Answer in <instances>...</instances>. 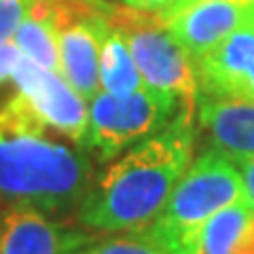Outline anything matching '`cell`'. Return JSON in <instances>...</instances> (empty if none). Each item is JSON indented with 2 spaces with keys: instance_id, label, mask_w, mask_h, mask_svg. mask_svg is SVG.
Listing matches in <instances>:
<instances>
[{
  "instance_id": "cell-15",
  "label": "cell",
  "mask_w": 254,
  "mask_h": 254,
  "mask_svg": "<svg viewBox=\"0 0 254 254\" xmlns=\"http://www.w3.org/2000/svg\"><path fill=\"white\" fill-rule=\"evenodd\" d=\"M34 0H0V47L13 43L15 32L26 19Z\"/></svg>"
},
{
  "instance_id": "cell-17",
  "label": "cell",
  "mask_w": 254,
  "mask_h": 254,
  "mask_svg": "<svg viewBox=\"0 0 254 254\" xmlns=\"http://www.w3.org/2000/svg\"><path fill=\"white\" fill-rule=\"evenodd\" d=\"M123 2L133 11L142 13H153V15H168L172 11H176L185 0H123Z\"/></svg>"
},
{
  "instance_id": "cell-16",
  "label": "cell",
  "mask_w": 254,
  "mask_h": 254,
  "mask_svg": "<svg viewBox=\"0 0 254 254\" xmlns=\"http://www.w3.org/2000/svg\"><path fill=\"white\" fill-rule=\"evenodd\" d=\"M21 60L19 49L15 43H6L0 47V102L13 89V72Z\"/></svg>"
},
{
  "instance_id": "cell-8",
  "label": "cell",
  "mask_w": 254,
  "mask_h": 254,
  "mask_svg": "<svg viewBox=\"0 0 254 254\" xmlns=\"http://www.w3.org/2000/svg\"><path fill=\"white\" fill-rule=\"evenodd\" d=\"M93 237L34 208L0 205V254H76Z\"/></svg>"
},
{
  "instance_id": "cell-9",
  "label": "cell",
  "mask_w": 254,
  "mask_h": 254,
  "mask_svg": "<svg viewBox=\"0 0 254 254\" xmlns=\"http://www.w3.org/2000/svg\"><path fill=\"white\" fill-rule=\"evenodd\" d=\"M197 125L210 148L233 161L254 157V100L240 95L199 93L195 102Z\"/></svg>"
},
{
  "instance_id": "cell-3",
  "label": "cell",
  "mask_w": 254,
  "mask_h": 254,
  "mask_svg": "<svg viewBox=\"0 0 254 254\" xmlns=\"http://www.w3.org/2000/svg\"><path fill=\"white\" fill-rule=\"evenodd\" d=\"M89 102L60 72L23 58L13 72V89L0 102V129L47 133L81 146L85 142Z\"/></svg>"
},
{
  "instance_id": "cell-4",
  "label": "cell",
  "mask_w": 254,
  "mask_h": 254,
  "mask_svg": "<svg viewBox=\"0 0 254 254\" xmlns=\"http://www.w3.org/2000/svg\"><path fill=\"white\" fill-rule=\"evenodd\" d=\"M240 199H246V193L237 163L218 150L208 148L190 161L150 227L185 254H195L197 235L203 222Z\"/></svg>"
},
{
  "instance_id": "cell-19",
  "label": "cell",
  "mask_w": 254,
  "mask_h": 254,
  "mask_svg": "<svg viewBox=\"0 0 254 254\" xmlns=\"http://www.w3.org/2000/svg\"><path fill=\"white\" fill-rule=\"evenodd\" d=\"M185 2H190V0H185ZM185 2H182V4H185ZM182 4H180V6H182Z\"/></svg>"
},
{
  "instance_id": "cell-14",
  "label": "cell",
  "mask_w": 254,
  "mask_h": 254,
  "mask_svg": "<svg viewBox=\"0 0 254 254\" xmlns=\"http://www.w3.org/2000/svg\"><path fill=\"white\" fill-rule=\"evenodd\" d=\"M76 254H185L178 246L159 235L150 225L123 233H108V237H93Z\"/></svg>"
},
{
  "instance_id": "cell-13",
  "label": "cell",
  "mask_w": 254,
  "mask_h": 254,
  "mask_svg": "<svg viewBox=\"0 0 254 254\" xmlns=\"http://www.w3.org/2000/svg\"><path fill=\"white\" fill-rule=\"evenodd\" d=\"M252 222L254 208L246 199L218 210L199 229L195 254H237Z\"/></svg>"
},
{
  "instance_id": "cell-1",
  "label": "cell",
  "mask_w": 254,
  "mask_h": 254,
  "mask_svg": "<svg viewBox=\"0 0 254 254\" xmlns=\"http://www.w3.org/2000/svg\"><path fill=\"white\" fill-rule=\"evenodd\" d=\"M195 102L155 136L121 153L95 176L74 220L95 233H123L150 225L193 161Z\"/></svg>"
},
{
  "instance_id": "cell-18",
  "label": "cell",
  "mask_w": 254,
  "mask_h": 254,
  "mask_svg": "<svg viewBox=\"0 0 254 254\" xmlns=\"http://www.w3.org/2000/svg\"><path fill=\"white\" fill-rule=\"evenodd\" d=\"M235 163H237V170H240L242 180H244L246 201L254 208V157L240 159V161H235Z\"/></svg>"
},
{
  "instance_id": "cell-12",
  "label": "cell",
  "mask_w": 254,
  "mask_h": 254,
  "mask_svg": "<svg viewBox=\"0 0 254 254\" xmlns=\"http://www.w3.org/2000/svg\"><path fill=\"white\" fill-rule=\"evenodd\" d=\"M142 87H144V81L129 53V47L119 28L108 19L100 49V91L129 95Z\"/></svg>"
},
{
  "instance_id": "cell-5",
  "label": "cell",
  "mask_w": 254,
  "mask_h": 254,
  "mask_svg": "<svg viewBox=\"0 0 254 254\" xmlns=\"http://www.w3.org/2000/svg\"><path fill=\"white\" fill-rule=\"evenodd\" d=\"M189 102L178 95L142 87L129 95L98 91L89 100L83 148L98 161H113L133 144L168 127Z\"/></svg>"
},
{
  "instance_id": "cell-2",
  "label": "cell",
  "mask_w": 254,
  "mask_h": 254,
  "mask_svg": "<svg viewBox=\"0 0 254 254\" xmlns=\"http://www.w3.org/2000/svg\"><path fill=\"white\" fill-rule=\"evenodd\" d=\"M95 180L91 155L47 133L0 129V205L76 216Z\"/></svg>"
},
{
  "instance_id": "cell-7",
  "label": "cell",
  "mask_w": 254,
  "mask_h": 254,
  "mask_svg": "<svg viewBox=\"0 0 254 254\" xmlns=\"http://www.w3.org/2000/svg\"><path fill=\"white\" fill-rule=\"evenodd\" d=\"M252 19V0H190L159 17L163 28L195 64Z\"/></svg>"
},
{
  "instance_id": "cell-20",
  "label": "cell",
  "mask_w": 254,
  "mask_h": 254,
  "mask_svg": "<svg viewBox=\"0 0 254 254\" xmlns=\"http://www.w3.org/2000/svg\"><path fill=\"white\" fill-rule=\"evenodd\" d=\"M252 2H254V0H252Z\"/></svg>"
},
{
  "instance_id": "cell-6",
  "label": "cell",
  "mask_w": 254,
  "mask_h": 254,
  "mask_svg": "<svg viewBox=\"0 0 254 254\" xmlns=\"http://www.w3.org/2000/svg\"><path fill=\"white\" fill-rule=\"evenodd\" d=\"M108 19L123 34L146 87L197 102L199 78L193 58L174 41L157 15L110 6Z\"/></svg>"
},
{
  "instance_id": "cell-11",
  "label": "cell",
  "mask_w": 254,
  "mask_h": 254,
  "mask_svg": "<svg viewBox=\"0 0 254 254\" xmlns=\"http://www.w3.org/2000/svg\"><path fill=\"white\" fill-rule=\"evenodd\" d=\"M15 47L23 58L47 70L60 72L58 13L53 0H34L26 19L13 36Z\"/></svg>"
},
{
  "instance_id": "cell-10",
  "label": "cell",
  "mask_w": 254,
  "mask_h": 254,
  "mask_svg": "<svg viewBox=\"0 0 254 254\" xmlns=\"http://www.w3.org/2000/svg\"><path fill=\"white\" fill-rule=\"evenodd\" d=\"M195 66L199 93L229 95L233 85L254 66V19L237 28Z\"/></svg>"
}]
</instances>
